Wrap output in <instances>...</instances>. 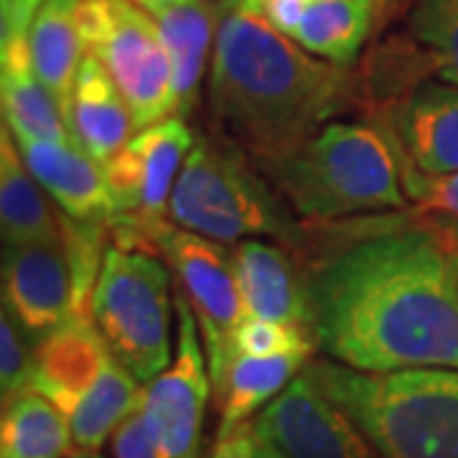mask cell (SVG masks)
<instances>
[{
    "mask_svg": "<svg viewBox=\"0 0 458 458\" xmlns=\"http://www.w3.org/2000/svg\"><path fill=\"white\" fill-rule=\"evenodd\" d=\"M313 336L360 372L458 369V283L433 229H387L328 255L311 276Z\"/></svg>",
    "mask_w": 458,
    "mask_h": 458,
    "instance_id": "6da1fadb",
    "label": "cell"
},
{
    "mask_svg": "<svg viewBox=\"0 0 458 458\" xmlns=\"http://www.w3.org/2000/svg\"><path fill=\"white\" fill-rule=\"evenodd\" d=\"M209 113L219 135L270 168L354 102V72L278 33L237 0L216 3Z\"/></svg>",
    "mask_w": 458,
    "mask_h": 458,
    "instance_id": "7a4b0ae2",
    "label": "cell"
},
{
    "mask_svg": "<svg viewBox=\"0 0 458 458\" xmlns=\"http://www.w3.org/2000/svg\"><path fill=\"white\" fill-rule=\"evenodd\" d=\"M306 375L346 410L385 458H458V369L360 372L334 360Z\"/></svg>",
    "mask_w": 458,
    "mask_h": 458,
    "instance_id": "3957f363",
    "label": "cell"
},
{
    "mask_svg": "<svg viewBox=\"0 0 458 458\" xmlns=\"http://www.w3.org/2000/svg\"><path fill=\"white\" fill-rule=\"evenodd\" d=\"M265 171L306 219L334 222L408 204L393 146L369 123L331 120Z\"/></svg>",
    "mask_w": 458,
    "mask_h": 458,
    "instance_id": "277c9868",
    "label": "cell"
},
{
    "mask_svg": "<svg viewBox=\"0 0 458 458\" xmlns=\"http://www.w3.org/2000/svg\"><path fill=\"white\" fill-rule=\"evenodd\" d=\"M168 219L216 242L291 237L293 222L242 148L209 135L197 138L168 201Z\"/></svg>",
    "mask_w": 458,
    "mask_h": 458,
    "instance_id": "5b68a950",
    "label": "cell"
},
{
    "mask_svg": "<svg viewBox=\"0 0 458 458\" xmlns=\"http://www.w3.org/2000/svg\"><path fill=\"white\" fill-rule=\"evenodd\" d=\"M89 318L114 360L138 382L161 375L171 364V278L158 255L107 247Z\"/></svg>",
    "mask_w": 458,
    "mask_h": 458,
    "instance_id": "8992f818",
    "label": "cell"
},
{
    "mask_svg": "<svg viewBox=\"0 0 458 458\" xmlns=\"http://www.w3.org/2000/svg\"><path fill=\"white\" fill-rule=\"evenodd\" d=\"M80 31L84 54L113 77L138 131L176 114L168 54L148 11L131 0H82Z\"/></svg>",
    "mask_w": 458,
    "mask_h": 458,
    "instance_id": "52a82bcc",
    "label": "cell"
},
{
    "mask_svg": "<svg viewBox=\"0 0 458 458\" xmlns=\"http://www.w3.org/2000/svg\"><path fill=\"white\" fill-rule=\"evenodd\" d=\"M153 247L174 267L183 298L197 316L212 390L214 394H219L229 364L234 360V331L245 318L234 252L225 242L181 229L165 219L143 232L135 250L153 252Z\"/></svg>",
    "mask_w": 458,
    "mask_h": 458,
    "instance_id": "ba28073f",
    "label": "cell"
},
{
    "mask_svg": "<svg viewBox=\"0 0 458 458\" xmlns=\"http://www.w3.org/2000/svg\"><path fill=\"white\" fill-rule=\"evenodd\" d=\"M197 132L189 128L183 114H171L132 135L125 146L105 164L117 216L113 232L117 245L135 250L140 234L164 222L174 183Z\"/></svg>",
    "mask_w": 458,
    "mask_h": 458,
    "instance_id": "9c48e42d",
    "label": "cell"
},
{
    "mask_svg": "<svg viewBox=\"0 0 458 458\" xmlns=\"http://www.w3.org/2000/svg\"><path fill=\"white\" fill-rule=\"evenodd\" d=\"M179 331L174 360L146 382L140 412L164 458H201L204 412L212 393L207 354L201 352L197 316L183 295L174 298Z\"/></svg>",
    "mask_w": 458,
    "mask_h": 458,
    "instance_id": "30bf717a",
    "label": "cell"
},
{
    "mask_svg": "<svg viewBox=\"0 0 458 458\" xmlns=\"http://www.w3.org/2000/svg\"><path fill=\"white\" fill-rule=\"evenodd\" d=\"M252 428L288 458H385L306 369L255 415Z\"/></svg>",
    "mask_w": 458,
    "mask_h": 458,
    "instance_id": "8fae6325",
    "label": "cell"
},
{
    "mask_svg": "<svg viewBox=\"0 0 458 458\" xmlns=\"http://www.w3.org/2000/svg\"><path fill=\"white\" fill-rule=\"evenodd\" d=\"M3 309L33 344L77 316V288L64 242L5 245Z\"/></svg>",
    "mask_w": 458,
    "mask_h": 458,
    "instance_id": "7c38bea8",
    "label": "cell"
},
{
    "mask_svg": "<svg viewBox=\"0 0 458 458\" xmlns=\"http://www.w3.org/2000/svg\"><path fill=\"white\" fill-rule=\"evenodd\" d=\"M375 128L394 150L397 161L423 174L458 171V87L448 82H423Z\"/></svg>",
    "mask_w": 458,
    "mask_h": 458,
    "instance_id": "4fadbf2b",
    "label": "cell"
},
{
    "mask_svg": "<svg viewBox=\"0 0 458 458\" xmlns=\"http://www.w3.org/2000/svg\"><path fill=\"white\" fill-rule=\"evenodd\" d=\"M16 146L33 179L44 186V191L69 219L113 227L117 209L105 165L95 161L80 143L16 140Z\"/></svg>",
    "mask_w": 458,
    "mask_h": 458,
    "instance_id": "5bb4252c",
    "label": "cell"
},
{
    "mask_svg": "<svg viewBox=\"0 0 458 458\" xmlns=\"http://www.w3.org/2000/svg\"><path fill=\"white\" fill-rule=\"evenodd\" d=\"M234 267L245 318L288 324L313 334L309 276L298 273L283 247L258 237L245 240L234 250Z\"/></svg>",
    "mask_w": 458,
    "mask_h": 458,
    "instance_id": "9a60e30c",
    "label": "cell"
},
{
    "mask_svg": "<svg viewBox=\"0 0 458 458\" xmlns=\"http://www.w3.org/2000/svg\"><path fill=\"white\" fill-rule=\"evenodd\" d=\"M113 360L105 339L92 318L74 316L51 336L36 344L33 390L47 394L56 408L66 412L82 397Z\"/></svg>",
    "mask_w": 458,
    "mask_h": 458,
    "instance_id": "2e32d148",
    "label": "cell"
},
{
    "mask_svg": "<svg viewBox=\"0 0 458 458\" xmlns=\"http://www.w3.org/2000/svg\"><path fill=\"white\" fill-rule=\"evenodd\" d=\"M66 123L74 140L105 165L138 132L131 105L95 56L84 54L72 87Z\"/></svg>",
    "mask_w": 458,
    "mask_h": 458,
    "instance_id": "e0dca14e",
    "label": "cell"
},
{
    "mask_svg": "<svg viewBox=\"0 0 458 458\" xmlns=\"http://www.w3.org/2000/svg\"><path fill=\"white\" fill-rule=\"evenodd\" d=\"M0 102L5 128L21 140L77 143L66 114L49 87L38 80L31 64L29 41L16 38L0 44Z\"/></svg>",
    "mask_w": 458,
    "mask_h": 458,
    "instance_id": "ac0fdd59",
    "label": "cell"
},
{
    "mask_svg": "<svg viewBox=\"0 0 458 458\" xmlns=\"http://www.w3.org/2000/svg\"><path fill=\"white\" fill-rule=\"evenodd\" d=\"M0 227L5 245L64 242V212L23 164L13 132H0Z\"/></svg>",
    "mask_w": 458,
    "mask_h": 458,
    "instance_id": "d6986e66",
    "label": "cell"
},
{
    "mask_svg": "<svg viewBox=\"0 0 458 458\" xmlns=\"http://www.w3.org/2000/svg\"><path fill=\"white\" fill-rule=\"evenodd\" d=\"M216 13L219 8L212 0H189L150 13L168 54L176 114L183 117L194 110L199 87L207 74V59L214 51L212 41L216 36Z\"/></svg>",
    "mask_w": 458,
    "mask_h": 458,
    "instance_id": "ffe728a7",
    "label": "cell"
},
{
    "mask_svg": "<svg viewBox=\"0 0 458 458\" xmlns=\"http://www.w3.org/2000/svg\"><path fill=\"white\" fill-rule=\"evenodd\" d=\"M405 0H311L291 36L301 49L339 66H352L375 26Z\"/></svg>",
    "mask_w": 458,
    "mask_h": 458,
    "instance_id": "44dd1931",
    "label": "cell"
},
{
    "mask_svg": "<svg viewBox=\"0 0 458 458\" xmlns=\"http://www.w3.org/2000/svg\"><path fill=\"white\" fill-rule=\"evenodd\" d=\"M80 8L82 0H47L26 36L33 69L38 80L49 87L51 95L59 99L64 114L84 59Z\"/></svg>",
    "mask_w": 458,
    "mask_h": 458,
    "instance_id": "7402d4cb",
    "label": "cell"
},
{
    "mask_svg": "<svg viewBox=\"0 0 458 458\" xmlns=\"http://www.w3.org/2000/svg\"><path fill=\"white\" fill-rule=\"evenodd\" d=\"M311 354L288 352L270 357H234L229 364L225 385L216 394L219 400V426L216 436H227L232 430L250 423L267 403H273L295 377Z\"/></svg>",
    "mask_w": 458,
    "mask_h": 458,
    "instance_id": "603a6c76",
    "label": "cell"
},
{
    "mask_svg": "<svg viewBox=\"0 0 458 458\" xmlns=\"http://www.w3.org/2000/svg\"><path fill=\"white\" fill-rule=\"evenodd\" d=\"M140 382L113 357L99 372L95 385L64 412L72 428L74 448L99 451L102 443L113 438L120 423L140 405Z\"/></svg>",
    "mask_w": 458,
    "mask_h": 458,
    "instance_id": "cb8c5ba5",
    "label": "cell"
},
{
    "mask_svg": "<svg viewBox=\"0 0 458 458\" xmlns=\"http://www.w3.org/2000/svg\"><path fill=\"white\" fill-rule=\"evenodd\" d=\"M72 445L69 420L47 394L29 390L3 403L0 458H64Z\"/></svg>",
    "mask_w": 458,
    "mask_h": 458,
    "instance_id": "d4e9b609",
    "label": "cell"
},
{
    "mask_svg": "<svg viewBox=\"0 0 458 458\" xmlns=\"http://www.w3.org/2000/svg\"><path fill=\"white\" fill-rule=\"evenodd\" d=\"M408 33L430 54L441 82L458 87V0H415Z\"/></svg>",
    "mask_w": 458,
    "mask_h": 458,
    "instance_id": "484cf974",
    "label": "cell"
},
{
    "mask_svg": "<svg viewBox=\"0 0 458 458\" xmlns=\"http://www.w3.org/2000/svg\"><path fill=\"white\" fill-rule=\"evenodd\" d=\"M316 339L311 331L262 318H242L234 331L232 352L234 357H270V354H288V352H306L313 354Z\"/></svg>",
    "mask_w": 458,
    "mask_h": 458,
    "instance_id": "4316f807",
    "label": "cell"
},
{
    "mask_svg": "<svg viewBox=\"0 0 458 458\" xmlns=\"http://www.w3.org/2000/svg\"><path fill=\"white\" fill-rule=\"evenodd\" d=\"M36 344L23 334L16 318L3 309L0 316V390L3 403L33 390Z\"/></svg>",
    "mask_w": 458,
    "mask_h": 458,
    "instance_id": "83f0119b",
    "label": "cell"
},
{
    "mask_svg": "<svg viewBox=\"0 0 458 458\" xmlns=\"http://www.w3.org/2000/svg\"><path fill=\"white\" fill-rule=\"evenodd\" d=\"M403 189L420 212L458 219V171L454 174H423L415 165L397 161Z\"/></svg>",
    "mask_w": 458,
    "mask_h": 458,
    "instance_id": "f1b7e54d",
    "label": "cell"
},
{
    "mask_svg": "<svg viewBox=\"0 0 458 458\" xmlns=\"http://www.w3.org/2000/svg\"><path fill=\"white\" fill-rule=\"evenodd\" d=\"M113 456L114 458H164L158 445L148 430L146 418L140 412V405L120 423L113 433Z\"/></svg>",
    "mask_w": 458,
    "mask_h": 458,
    "instance_id": "f546056e",
    "label": "cell"
},
{
    "mask_svg": "<svg viewBox=\"0 0 458 458\" xmlns=\"http://www.w3.org/2000/svg\"><path fill=\"white\" fill-rule=\"evenodd\" d=\"M212 458H288L273 448L267 441H262L255 433L252 423H245L242 428L232 430L227 436L214 438Z\"/></svg>",
    "mask_w": 458,
    "mask_h": 458,
    "instance_id": "4dcf8cb0",
    "label": "cell"
},
{
    "mask_svg": "<svg viewBox=\"0 0 458 458\" xmlns=\"http://www.w3.org/2000/svg\"><path fill=\"white\" fill-rule=\"evenodd\" d=\"M44 3L47 0H0V44L26 38Z\"/></svg>",
    "mask_w": 458,
    "mask_h": 458,
    "instance_id": "1f68e13d",
    "label": "cell"
},
{
    "mask_svg": "<svg viewBox=\"0 0 458 458\" xmlns=\"http://www.w3.org/2000/svg\"><path fill=\"white\" fill-rule=\"evenodd\" d=\"M430 229L441 237L445 245L458 247V219H448V216H441L438 222H433Z\"/></svg>",
    "mask_w": 458,
    "mask_h": 458,
    "instance_id": "d6a6232c",
    "label": "cell"
},
{
    "mask_svg": "<svg viewBox=\"0 0 458 458\" xmlns=\"http://www.w3.org/2000/svg\"><path fill=\"white\" fill-rule=\"evenodd\" d=\"M138 8H143L148 13H158L164 8H171V5H181V3H189V0H131Z\"/></svg>",
    "mask_w": 458,
    "mask_h": 458,
    "instance_id": "836d02e7",
    "label": "cell"
},
{
    "mask_svg": "<svg viewBox=\"0 0 458 458\" xmlns=\"http://www.w3.org/2000/svg\"><path fill=\"white\" fill-rule=\"evenodd\" d=\"M445 245V242H443ZM448 250V258H451V267H454V276H456V283H458V247L454 245H445Z\"/></svg>",
    "mask_w": 458,
    "mask_h": 458,
    "instance_id": "e575fe53",
    "label": "cell"
},
{
    "mask_svg": "<svg viewBox=\"0 0 458 458\" xmlns=\"http://www.w3.org/2000/svg\"><path fill=\"white\" fill-rule=\"evenodd\" d=\"M64 458H102V456H99L98 451H72V454Z\"/></svg>",
    "mask_w": 458,
    "mask_h": 458,
    "instance_id": "d590c367",
    "label": "cell"
}]
</instances>
